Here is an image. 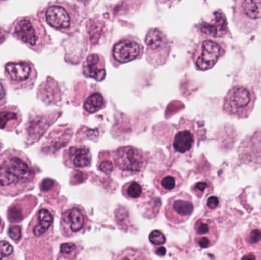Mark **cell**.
<instances>
[{
  "instance_id": "9c48e42d",
  "label": "cell",
  "mask_w": 261,
  "mask_h": 260,
  "mask_svg": "<svg viewBox=\"0 0 261 260\" xmlns=\"http://www.w3.org/2000/svg\"><path fill=\"white\" fill-rule=\"evenodd\" d=\"M87 212L80 205H72L61 215L60 230L65 238H73L84 234L90 227Z\"/></svg>"
},
{
  "instance_id": "1f68e13d",
  "label": "cell",
  "mask_w": 261,
  "mask_h": 260,
  "mask_svg": "<svg viewBox=\"0 0 261 260\" xmlns=\"http://www.w3.org/2000/svg\"><path fill=\"white\" fill-rule=\"evenodd\" d=\"M97 167L99 170L102 171L105 174H111L113 171V162L107 158L102 159V157L99 156Z\"/></svg>"
},
{
  "instance_id": "9a60e30c",
  "label": "cell",
  "mask_w": 261,
  "mask_h": 260,
  "mask_svg": "<svg viewBox=\"0 0 261 260\" xmlns=\"http://www.w3.org/2000/svg\"><path fill=\"white\" fill-rule=\"evenodd\" d=\"M196 143L194 128L189 121H181L173 136L171 151L179 155L190 156Z\"/></svg>"
},
{
  "instance_id": "e575fe53",
  "label": "cell",
  "mask_w": 261,
  "mask_h": 260,
  "mask_svg": "<svg viewBox=\"0 0 261 260\" xmlns=\"http://www.w3.org/2000/svg\"><path fill=\"white\" fill-rule=\"evenodd\" d=\"M153 252L160 257H162V256H165L167 250L164 247H155V249H153Z\"/></svg>"
},
{
  "instance_id": "603a6c76",
  "label": "cell",
  "mask_w": 261,
  "mask_h": 260,
  "mask_svg": "<svg viewBox=\"0 0 261 260\" xmlns=\"http://www.w3.org/2000/svg\"><path fill=\"white\" fill-rule=\"evenodd\" d=\"M47 120L44 116H36L29 118L28 121L26 129H27V142L29 145H33L38 141L40 137L45 132L46 129L49 127Z\"/></svg>"
},
{
  "instance_id": "4316f807",
  "label": "cell",
  "mask_w": 261,
  "mask_h": 260,
  "mask_svg": "<svg viewBox=\"0 0 261 260\" xmlns=\"http://www.w3.org/2000/svg\"><path fill=\"white\" fill-rule=\"evenodd\" d=\"M81 246L75 243H64L60 247L61 259H73L77 258L81 252Z\"/></svg>"
},
{
  "instance_id": "4dcf8cb0",
  "label": "cell",
  "mask_w": 261,
  "mask_h": 260,
  "mask_svg": "<svg viewBox=\"0 0 261 260\" xmlns=\"http://www.w3.org/2000/svg\"><path fill=\"white\" fill-rule=\"evenodd\" d=\"M149 241L154 246L164 245L166 244L167 238L161 230H154L149 235Z\"/></svg>"
},
{
  "instance_id": "8fae6325",
  "label": "cell",
  "mask_w": 261,
  "mask_h": 260,
  "mask_svg": "<svg viewBox=\"0 0 261 260\" xmlns=\"http://www.w3.org/2000/svg\"><path fill=\"white\" fill-rule=\"evenodd\" d=\"M5 73L10 85L15 90L30 89L36 79V70L31 63L9 62L5 66Z\"/></svg>"
},
{
  "instance_id": "ffe728a7",
  "label": "cell",
  "mask_w": 261,
  "mask_h": 260,
  "mask_svg": "<svg viewBox=\"0 0 261 260\" xmlns=\"http://www.w3.org/2000/svg\"><path fill=\"white\" fill-rule=\"evenodd\" d=\"M261 131H257L252 136L242 142L239 148V156L242 161L251 166L261 165Z\"/></svg>"
},
{
  "instance_id": "277c9868",
  "label": "cell",
  "mask_w": 261,
  "mask_h": 260,
  "mask_svg": "<svg viewBox=\"0 0 261 260\" xmlns=\"http://www.w3.org/2000/svg\"><path fill=\"white\" fill-rule=\"evenodd\" d=\"M256 99L257 96L251 87L234 85L228 90L224 99V112L239 119L249 117L254 110Z\"/></svg>"
},
{
  "instance_id": "d4e9b609",
  "label": "cell",
  "mask_w": 261,
  "mask_h": 260,
  "mask_svg": "<svg viewBox=\"0 0 261 260\" xmlns=\"http://www.w3.org/2000/svg\"><path fill=\"white\" fill-rule=\"evenodd\" d=\"M106 106L105 98L99 92L90 94L84 104V112L87 114H94Z\"/></svg>"
},
{
  "instance_id": "5b68a950",
  "label": "cell",
  "mask_w": 261,
  "mask_h": 260,
  "mask_svg": "<svg viewBox=\"0 0 261 260\" xmlns=\"http://www.w3.org/2000/svg\"><path fill=\"white\" fill-rule=\"evenodd\" d=\"M113 164L123 175L142 174L149 161L147 153L134 146H122L113 151Z\"/></svg>"
},
{
  "instance_id": "5bb4252c",
  "label": "cell",
  "mask_w": 261,
  "mask_h": 260,
  "mask_svg": "<svg viewBox=\"0 0 261 260\" xmlns=\"http://www.w3.org/2000/svg\"><path fill=\"white\" fill-rule=\"evenodd\" d=\"M196 27L201 35L207 38L218 39L231 36L226 15L222 9L215 11L211 20L200 21Z\"/></svg>"
},
{
  "instance_id": "7402d4cb",
  "label": "cell",
  "mask_w": 261,
  "mask_h": 260,
  "mask_svg": "<svg viewBox=\"0 0 261 260\" xmlns=\"http://www.w3.org/2000/svg\"><path fill=\"white\" fill-rule=\"evenodd\" d=\"M22 122V115L17 106L0 108V129L7 132L15 131Z\"/></svg>"
},
{
  "instance_id": "3957f363",
  "label": "cell",
  "mask_w": 261,
  "mask_h": 260,
  "mask_svg": "<svg viewBox=\"0 0 261 260\" xmlns=\"http://www.w3.org/2000/svg\"><path fill=\"white\" fill-rule=\"evenodd\" d=\"M232 21L236 28L245 35L255 32L261 26V0H233Z\"/></svg>"
},
{
  "instance_id": "8992f818",
  "label": "cell",
  "mask_w": 261,
  "mask_h": 260,
  "mask_svg": "<svg viewBox=\"0 0 261 260\" xmlns=\"http://www.w3.org/2000/svg\"><path fill=\"white\" fill-rule=\"evenodd\" d=\"M12 34L35 50L41 49L47 41V34L44 26L32 17L17 19L12 26Z\"/></svg>"
},
{
  "instance_id": "4fadbf2b",
  "label": "cell",
  "mask_w": 261,
  "mask_h": 260,
  "mask_svg": "<svg viewBox=\"0 0 261 260\" xmlns=\"http://www.w3.org/2000/svg\"><path fill=\"white\" fill-rule=\"evenodd\" d=\"M55 213L47 206H41L29 222L27 234L36 239L46 240L53 233Z\"/></svg>"
},
{
  "instance_id": "6da1fadb",
  "label": "cell",
  "mask_w": 261,
  "mask_h": 260,
  "mask_svg": "<svg viewBox=\"0 0 261 260\" xmlns=\"http://www.w3.org/2000/svg\"><path fill=\"white\" fill-rule=\"evenodd\" d=\"M36 171L28 156L9 148L0 154V195L15 197L32 190Z\"/></svg>"
},
{
  "instance_id": "7c38bea8",
  "label": "cell",
  "mask_w": 261,
  "mask_h": 260,
  "mask_svg": "<svg viewBox=\"0 0 261 260\" xmlns=\"http://www.w3.org/2000/svg\"><path fill=\"white\" fill-rule=\"evenodd\" d=\"M193 211L194 204L191 195L180 192L169 199L164 209V215L169 222L181 224L190 218Z\"/></svg>"
},
{
  "instance_id": "74e56055",
  "label": "cell",
  "mask_w": 261,
  "mask_h": 260,
  "mask_svg": "<svg viewBox=\"0 0 261 260\" xmlns=\"http://www.w3.org/2000/svg\"><path fill=\"white\" fill-rule=\"evenodd\" d=\"M3 143H2L1 140H0V151H1L2 149H3Z\"/></svg>"
},
{
  "instance_id": "f546056e",
  "label": "cell",
  "mask_w": 261,
  "mask_h": 260,
  "mask_svg": "<svg viewBox=\"0 0 261 260\" xmlns=\"http://www.w3.org/2000/svg\"><path fill=\"white\" fill-rule=\"evenodd\" d=\"M8 235L9 238L15 243L18 244L22 240L23 228L22 226L18 224H12L9 225L8 228Z\"/></svg>"
},
{
  "instance_id": "484cf974",
  "label": "cell",
  "mask_w": 261,
  "mask_h": 260,
  "mask_svg": "<svg viewBox=\"0 0 261 260\" xmlns=\"http://www.w3.org/2000/svg\"><path fill=\"white\" fill-rule=\"evenodd\" d=\"M39 188L44 198H51L58 195L61 186L53 179L45 178L40 183Z\"/></svg>"
},
{
  "instance_id": "d6a6232c",
  "label": "cell",
  "mask_w": 261,
  "mask_h": 260,
  "mask_svg": "<svg viewBox=\"0 0 261 260\" xmlns=\"http://www.w3.org/2000/svg\"><path fill=\"white\" fill-rule=\"evenodd\" d=\"M205 209L208 211L215 210L219 206V198L216 195H211L205 203Z\"/></svg>"
},
{
  "instance_id": "ac0fdd59",
  "label": "cell",
  "mask_w": 261,
  "mask_h": 260,
  "mask_svg": "<svg viewBox=\"0 0 261 260\" xmlns=\"http://www.w3.org/2000/svg\"><path fill=\"white\" fill-rule=\"evenodd\" d=\"M184 183L182 175L174 169L159 171L153 180V184L161 195L177 192Z\"/></svg>"
},
{
  "instance_id": "30bf717a",
  "label": "cell",
  "mask_w": 261,
  "mask_h": 260,
  "mask_svg": "<svg viewBox=\"0 0 261 260\" xmlns=\"http://www.w3.org/2000/svg\"><path fill=\"white\" fill-rule=\"evenodd\" d=\"M142 44L138 37L126 35L115 43L110 52V61L115 67L139 59L143 54Z\"/></svg>"
},
{
  "instance_id": "d6986e66",
  "label": "cell",
  "mask_w": 261,
  "mask_h": 260,
  "mask_svg": "<svg viewBox=\"0 0 261 260\" xmlns=\"http://www.w3.org/2000/svg\"><path fill=\"white\" fill-rule=\"evenodd\" d=\"M38 198L34 195H29L15 200L8 208L6 217L9 222L12 224L21 222L25 219L34 208L38 204Z\"/></svg>"
},
{
  "instance_id": "44dd1931",
  "label": "cell",
  "mask_w": 261,
  "mask_h": 260,
  "mask_svg": "<svg viewBox=\"0 0 261 260\" xmlns=\"http://www.w3.org/2000/svg\"><path fill=\"white\" fill-rule=\"evenodd\" d=\"M82 71L86 77L102 82L107 76L103 56L99 53L89 55L83 64Z\"/></svg>"
},
{
  "instance_id": "83f0119b",
  "label": "cell",
  "mask_w": 261,
  "mask_h": 260,
  "mask_svg": "<svg viewBox=\"0 0 261 260\" xmlns=\"http://www.w3.org/2000/svg\"><path fill=\"white\" fill-rule=\"evenodd\" d=\"M191 192L196 195L197 198H203L207 194L210 193L213 190L210 183L208 182L201 181L195 183L194 185L191 186Z\"/></svg>"
},
{
  "instance_id": "7a4b0ae2",
  "label": "cell",
  "mask_w": 261,
  "mask_h": 260,
  "mask_svg": "<svg viewBox=\"0 0 261 260\" xmlns=\"http://www.w3.org/2000/svg\"><path fill=\"white\" fill-rule=\"evenodd\" d=\"M47 24L64 33L74 32L79 27L80 13L75 5L57 1L47 6L44 13Z\"/></svg>"
},
{
  "instance_id": "2e32d148",
  "label": "cell",
  "mask_w": 261,
  "mask_h": 260,
  "mask_svg": "<svg viewBox=\"0 0 261 260\" xmlns=\"http://www.w3.org/2000/svg\"><path fill=\"white\" fill-rule=\"evenodd\" d=\"M194 242L201 249L214 246L219 239V232L213 220L200 218L194 224Z\"/></svg>"
},
{
  "instance_id": "f1b7e54d",
  "label": "cell",
  "mask_w": 261,
  "mask_h": 260,
  "mask_svg": "<svg viewBox=\"0 0 261 260\" xmlns=\"http://www.w3.org/2000/svg\"><path fill=\"white\" fill-rule=\"evenodd\" d=\"M15 259L13 247L5 240L0 241V260Z\"/></svg>"
},
{
  "instance_id": "cb8c5ba5",
  "label": "cell",
  "mask_w": 261,
  "mask_h": 260,
  "mask_svg": "<svg viewBox=\"0 0 261 260\" xmlns=\"http://www.w3.org/2000/svg\"><path fill=\"white\" fill-rule=\"evenodd\" d=\"M122 193L125 198L132 201H141L145 199L148 195V192L144 186L135 180L125 183L122 187Z\"/></svg>"
},
{
  "instance_id": "d590c367",
  "label": "cell",
  "mask_w": 261,
  "mask_h": 260,
  "mask_svg": "<svg viewBox=\"0 0 261 260\" xmlns=\"http://www.w3.org/2000/svg\"><path fill=\"white\" fill-rule=\"evenodd\" d=\"M160 3L161 4L167 5V6H171L173 5L176 4L178 2L180 1V0H158Z\"/></svg>"
},
{
  "instance_id": "ba28073f",
  "label": "cell",
  "mask_w": 261,
  "mask_h": 260,
  "mask_svg": "<svg viewBox=\"0 0 261 260\" xmlns=\"http://www.w3.org/2000/svg\"><path fill=\"white\" fill-rule=\"evenodd\" d=\"M226 51L225 43L210 38L202 40L195 47L192 56L193 64L196 70L206 71L213 68Z\"/></svg>"
},
{
  "instance_id": "e0dca14e",
  "label": "cell",
  "mask_w": 261,
  "mask_h": 260,
  "mask_svg": "<svg viewBox=\"0 0 261 260\" xmlns=\"http://www.w3.org/2000/svg\"><path fill=\"white\" fill-rule=\"evenodd\" d=\"M63 160L64 165L71 169L90 167L92 163L91 152L85 145H74L64 151Z\"/></svg>"
},
{
  "instance_id": "836d02e7",
  "label": "cell",
  "mask_w": 261,
  "mask_h": 260,
  "mask_svg": "<svg viewBox=\"0 0 261 260\" xmlns=\"http://www.w3.org/2000/svg\"><path fill=\"white\" fill-rule=\"evenodd\" d=\"M6 97H7V90H6V83L3 79H0V106L6 103Z\"/></svg>"
},
{
  "instance_id": "52a82bcc",
  "label": "cell",
  "mask_w": 261,
  "mask_h": 260,
  "mask_svg": "<svg viewBox=\"0 0 261 260\" xmlns=\"http://www.w3.org/2000/svg\"><path fill=\"white\" fill-rule=\"evenodd\" d=\"M144 42L147 63L156 68L164 65L168 61L172 49L171 41L166 34L158 28L149 29Z\"/></svg>"
},
{
  "instance_id": "8d00e7d4",
  "label": "cell",
  "mask_w": 261,
  "mask_h": 260,
  "mask_svg": "<svg viewBox=\"0 0 261 260\" xmlns=\"http://www.w3.org/2000/svg\"><path fill=\"white\" fill-rule=\"evenodd\" d=\"M4 221H3V219H2L1 217H0V234L2 233V232H3V230H4Z\"/></svg>"
}]
</instances>
